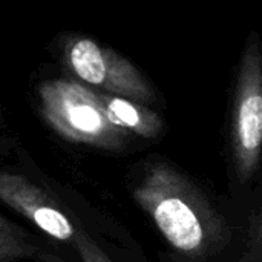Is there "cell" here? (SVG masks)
<instances>
[{
    "label": "cell",
    "instance_id": "obj_7",
    "mask_svg": "<svg viewBox=\"0 0 262 262\" xmlns=\"http://www.w3.org/2000/svg\"><path fill=\"white\" fill-rule=\"evenodd\" d=\"M40 255V250L29 241L28 233L0 216V262H18L32 259Z\"/></svg>",
    "mask_w": 262,
    "mask_h": 262
},
{
    "label": "cell",
    "instance_id": "obj_3",
    "mask_svg": "<svg viewBox=\"0 0 262 262\" xmlns=\"http://www.w3.org/2000/svg\"><path fill=\"white\" fill-rule=\"evenodd\" d=\"M262 141V57L256 34L249 37L235 91L232 149L235 169L243 181L259 167Z\"/></svg>",
    "mask_w": 262,
    "mask_h": 262
},
{
    "label": "cell",
    "instance_id": "obj_2",
    "mask_svg": "<svg viewBox=\"0 0 262 262\" xmlns=\"http://www.w3.org/2000/svg\"><path fill=\"white\" fill-rule=\"evenodd\" d=\"M40 107L49 126L72 143L120 149L127 134L111 123L95 91L71 80H51L38 88Z\"/></svg>",
    "mask_w": 262,
    "mask_h": 262
},
{
    "label": "cell",
    "instance_id": "obj_5",
    "mask_svg": "<svg viewBox=\"0 0 262 262\" xmlns=\"http://www.w3.org/2000/svg\"><path fill=\"white\" fill-rule=\"evenodd\" d=\"M0 201L58 241H74L75 227L54 198L18 173L0 170Z\"/></svg>",
    "mask_w": 262,
    "mask_h": 262
},
{
    "label": "cell",
    "instance_id": "obj_1",
    "mask_svg": "<svg viewBox=\"0 0 262 262\" xmlns=\"http://www.w3.org/2000/svg\"><path fill=\"white\" fill-rule=\"evenodd\" d=\"M134 198L183 253L204 255L223 238V223L201 190L163 160L149 158L134 186Z\"/></svg>",
    "mask_w": 262,
    "mask_h": 262
},
{
    "label": "cell",
    "instance_id": "obj_6",
    "mask_svg": "<svg viewBox=\"0 0 262 262\" xmlns=\"http://www.w3.org/2000/svg\"><path fill=\"white\" fill-rule=\"evenodd\" d=\"M97 100L104 109L112 124L124 130L126 134H135L144 138H155L164 129L161 117L149 107L135 103L127 98L97 92Z\"/></svg>",
    "mask_w": 262,
    "mask_h": 262
},
{
    "label": "cell",
    "instance_id": "obj_4",
    "mask_svg": "<svg viewBox=\"0 0 262 262\" xmlns=\"http://www.w3.org/2000/svg\"><path fill=\"white\" fill-rule=\"evenodd\" d=\"M63 57L68 69L84 84L143 106L155 101V92L146 77L127 58L92 38H69L63 46Z\"/></svg>",
    "mask_w": 262,
    "mask_h": 262
},
{
    "label": "cell",
    "instance_id": "obj_8",
    "mask_svg": "<svg viewBox=\"0 0 262 262\" xmlns=\"http://www.w3.org/2000/svg\"><path fill=\"white\" fill-rule=\"evenodd\" d=\"M72 243L81 258V262H111L84 232H77Z\"/></svg>",
    "mask_w": 262,
    "mask_h": 262
}]
</instances>
